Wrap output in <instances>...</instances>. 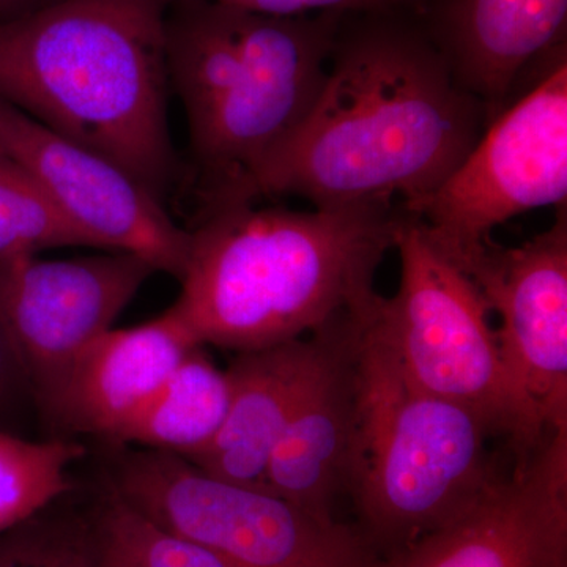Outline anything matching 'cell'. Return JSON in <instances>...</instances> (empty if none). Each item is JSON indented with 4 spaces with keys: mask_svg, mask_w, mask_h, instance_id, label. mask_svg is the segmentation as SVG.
Here are the masks:
<instances>
[{
    "mask_svg": "<svg viewBox=\"0 0 567 567\" xmlns=\"http://www.w3.org/2000/svg\"><path fill=\"white\" fill-rule=\"evenodd\" d=\"M488 121L454 80L412 7L342 17L311 111L262 164L245 203L420 204Z\"/></svg>",
    "mask_w": 567,
    "mask_h": 567,
    "instance_id": "cell-1",
    "label": "cell"
},
{
    "mask_svg": "<svg viewBox=\"0 0 567 567\" xmlns=\"http://www.w3.org/2000/svg\"><path fill=\"white\" fill-rule=\"evenodd\" d=\"M404 216L388 203L216 208L189 230L182 292L169 309L197 344L238 353L319 333L374 308L377 270Z\"/></svg>",
    "mask_w": 567,
    "mask_h": 567,
    "instance_id": "cell-2",
    "label": "cell"
},
{
    "mask_svg": "<svg viewBox=\"0 0 567 567\" xmlns=\"http://www.w3.org/2000/svg\"><path fill=\"white\" fill-rule=\"evenodd\" d=\"M174 0H55L0 20V100L106 156L158 199L177 178L166 17Z\"/></svg>",
    "mask_w": 567,
    "mask_h": 567,
    "instance_id": "cell-3",
    "label": "cell"
},
{
    "mask_svg": "<svg viewBox=\"0 0 567 567\" xmlns=\"http://www.w3.org/2000/svg\"><path fill=\"white\" fill-rule=\"evenodd\" d=\"M342 17H275L218 0H174L167 73L188 118L200 215L245 204L254 175L305 121Z\"/></svg>",
    "mask_w": 567,
    "mask_h": 567,
    "instance_id": "cell-4",
    "label": "cell"
},
{
    "mask_svg": "<svg viewBox=\"0 0 567 567\" xmlns=\"http://www.w3.org/2000/svg\"><path fill=\"white\" fill-rule=\"evenodd\" d=\"M371 315L360 319L354 342L346 494L358 529L383 558L450 524L511 465L492 453L503 436L483 416L405 379L369 324Z\"/></svg>",
    "mask_w": 567,
    "mask_h": 567,
    "instance_id": "cell-5",
    "label": "cell"
},
{
    "mask_svg": "<svg viewBox=\"0 0 567 567\" xmlns=\"http://www.w3.org/2000/svg\"><path fill=\"white\" fill-rule=\"evenodd\" d=\"M394 249L401 281L369 317L417 390L468 406L516 451L554 431L518 393L502 357L491 309L468 275L405 212Z\"/></svg>",
    "mask_w": 567,
    "mask_h": 567,
    "instance_id": "cell-6",
    "label": "cell"
},
{
    "mask_svg": "<svg viewBox=\"0 0 567 567\" xmlns=\"http://www.w3.org/2000/svg\"><path fill=\"white\" fill-rule=\"evenodd\" d=\"M104 473L122 498L226 567H375L357 525L317 517L281 496L205 475L164 451L111 445Z\"/></svg>",
    "mask_w": 567,
    "mask_h": 567,
    "instance_id": "cell-7",
    "label": "cell"
},
{
    "mask_svg": "<svg viewBox=\"0 0 567 567\" xmlns=\"http://www.w3.org/2000/svg\"><path fill=\"white\" fill-rule=\"evenodd\" d=\"M567 48L559 44L431 196L404 208L453 262L492 241L509 219L566 207Z\"/></svg>",
    "mask_w": 567,
    "mask_h": 567,
    "instance_id": "cell-8",
    "label": "cell"
},
{
    "mask_svg": "<svg viewBox=\"0 0 567 567\" xmlns=\"http://www.w3.org/2000/svg\"><path fill=\"white\" fill-rule=\"evenodd\" d=\"M155 274L147 260L123 251L0 259V315L28 372L37 415L50 405L74 358L114 328Z\"/></svg>",
    "mask_w": 567,
    "mask_h": 567,
    "instance_id": "cell-9",
    "label": "cell"
},
{
    "mask_svg": "<svg viewBox=\"0 0 567 567\" xmlns=\"http://www.w3.org/2000/svg\"><path fill=\"white\" fill-rule=\"evenodd\" d=\"M0 147L40 183L58 210L93 248L136 254L181 281L189 230L123 167L65 140L0 100Z\"/></svg>",
    "mask_w": 567,
    "mask_h": 567,
    "instance_id": "cell-10",
    "label": "cell"
},
{
    "mask_svg": "<svg viewBox=\"0 0 567 567\" xmlns=\"http://www.w3.org/2000/svg\"><path fill=\"white\" fill-rule=\"evenodd\" d=\"M457 265L502 319L496 341L518 393L546 427H567L566 208L532 240L488 241Z\"/></svg>",
    "mask_w": 567,
    "mask_h": 567,
    "instance_id": "cell-11",
    "label": "cell"
},
{
    "mask_svg": "<svg viewBox=\"0 0 567 567\" xmlns=\"http://www.w3.org/2000/svg\"><path fill=\"white\" fill-rule=\"evenodd\" d=\"M375 567H567V427L518 454L450 524Z\"/></svg>",
    "mask_w": 567,
    "mask_h": 567,
    "instance_id": "cell-12",
    "label": "cell"
},
{
    "mask_svg": "<svg viewBox=\"0 0 567 567\" xmlns=\"http://www.w3.org/2000/svg\"><path fill=\"white\" fill-rule=\"evenodd\" d=\"M413 10L454 80L483 104L488 123L566 41L567 0H416Z\"/></svg>",
    "mask_w": 567,
    "mask_h": 567,
    "instance_id": "cell-13",
    "label": "cell"
},
{
    "mask_svg": "<svg viewBox=\"0 0 567 567\" xmlns=\"http://www.w3.org/2000/svg\"><path fill=\"white\" fill-rule=\"evenodd\" d=\"M361 317H342L320 331L319 363L268 464L267 491L317 517L334 518L336 498L346 494L354 425V342Z\"/></svg>",
    "mask_w": 567,
    "mask_h": 567,
    "instance_id": "cell-14",
    "label": "cell"
},
{
    "mask_svg": "<svg viewBox=\"0 0 567 567\" xmlns=\"http://www.w3.org/2000/svg\"><path fill=\"white\" fill-rule=\"evenodd\" d=\"M171 309L130 328H112L81 350L41 421L52 436L111 440L197 347Z\"/></svg>",
    "mask_w": 567,
    "mask_h": 567,
    "instance_id": "cell-15",
    "label": "cell"
},
{
    "mask_svg": "<svg viewBox=\"0 0 567 567\" xmlns=\"http://www.w3.org/2000/svg\"><path fill=\"white\" fill-rule=\"evenodd\" d=\"M322 333L240 352L226 369L233 395L215 440L189 464L205 475L267 491V472L295 405L315 374Z\"/></svg>",
    "mask_w": 567,
    "mask_h": 567,
    "instance_id": "cell-16",
    "label": "cell"
},
{
    "mask_svg": "<svg viewBox=\"0 0 567 567\" xmlns=\"http://www.w3.org/2000/svg\"><path fill=\"white\" fill-rule=\"evenodd\" d=\"M194 347L185 360L107 440L110 445L144 447L192 458L210 445L229 412L226 371Z\"/></svg>",
    "mask_w": 567,
    "mask_h": 567,
    "instance_id": "cell-17",
    "label": "cell"
},
{
    "mask_svg": "<svg viewBox=\"0 0 567 567\" xmlns=\"http://www.w3.org/2000/svg\"><path fill=\"white\" fill-rule=\"evenodd\" d=\"M78 511L89 567H226L204 547L144 516L104 477Z\"/></svg>",
    "mask_w": 567,
    "mask_h": 567,
    "instance_id": "cell-18",
    "label": "cell"
},
{
    "mask_svg": "<svg viewBox=\"0 0 567 567\" xmlns=\"http://www.w3.org/2000/svg\"><path fill=\"white\" fill-rule=\"evenodd\" d=\"M87 456L76 439L29 440L0 431V533L78 488L71 468Z\"/></svg>",
    "mask_w": 567,
    "mask_h": 567,
    "instance_id": "cell-19",
    "label": "cell"
},
{
    "mask_svg": "<svg viewBox=\"0 0 567 567\" xmlns=\"http://www.w3.org/2000/svg\"><path fill=\"white\" fill-rule=\"evenodd\" d=\"M92 241L58 210L35 177L0 147V259Z\"/></svg>",
    "mask_w": 567,
    "mask_h": 567,
    "instance_id": "cell-20",
    "label": "cell"
},
{
    "mask_svg": "<svg viewBox=\"0 0 567 567\" xmlns=\"http://www.w3.org/2000/svg\"><path fill=\"white\" fill-rule=\"evenodd\" d=\"M70 496L0 533V567H89Z\"/></svg>",
    "mask_w": 567,
    "mask_h": 567,
    "instance_id": "cell-21",
    "label": "cell"
},
{
    "mask_svg": "<svg viewBox=\"0 0 567 567\" xmlns=\"http://www.w3.org/2000/svg\"><path fill=\"white\" fill-rule=\"evenodd\" d=\"M29 410H35L31 382L0 315V431L21 435L18 424Z\"/></svg>",
    "mask_w": 567,
    "mask_h": 567,
    "instance_id": "cell-22",
    "label": "cell"
},
{
    "mask_svg": "<svg viewBox=\"0 0 567 567\" xmlns=\"http://www.w3.org/2000/svg\"><path fill=\"white\" fill-rule=\"evenodd\" d=\"M227 6L275 14V17H303L319 13H369L415 7L416 0H218Z\"/></svg>",
    "mask_w": 567,
    "mask_h": 567,
    "instance_id": "cell-23",
    "label": "cell"
},
{
    "mask_svg": "<svg viewBox=\"0 0 567 567\" xmlns=\"http://www.w3.org/2000/svg\"><path fill=\"white\" fill-rule=\"evenodd\" d=\"M55 0H0V20L18 17V14L29 13L41 7L50 6Z\"/></svg>",
    "mask_w": 567,
    "mask_h": 567,
    "instance_id": "cell-24",
    "label": "cell"
}]
</instances>
